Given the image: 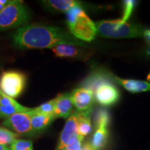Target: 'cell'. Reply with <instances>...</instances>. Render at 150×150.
I'll return each mask as SVG.
<instances>
[{
  "label": "cell",
  "instance_id": "obj_1",
  "mask_svg": "<svg viewBox=\"0 0 150 150\" xmlns=\"http://www.w3.org/2000/svg\"><path fill=\"white\" fill-rule=\"evenodd\" d=\"M12 37L14 46L20 50L52 49L61 43L86 45L83 42L61 28L40 24H26L17 29Z\"/></svg>",
  "mask_w": 150,
  "mask_h": 150
},
{
  "label": "cell",
  "instance_id": "obj_2",
  "mask_svg": "<svg viewBox=\"0 0 150 150\" xmlns=\"http://www.w3.org/2000/svg\"><path fill=\"white\" fill-rule=\"evenodd\" d=\"M66 23L70 33L82 42H91L97 34L95 24L81 6L74 7L66 13Z\"/></svg>",
  "mask_w": 150,
  "mask_h": 150
},
{
  "label": "cell",
  "instance_id": "obj_3",
  "mask_svg": "<svg viewBox=\"0 0 150 150\" xmlns=\"http://www.w3.org/2000/svg\"><path fill=\"white\" fill-rule=\"evenodd\" d=\"M97 34L103 38H129L141 37L144 30L141 27L121 20H101L95 22Z\"/></svg>",
  "mask_w": 150,
  "mask_h": 150
},
{
  "label": "cell",
  "instance_id": "obj_4",
  "mask_svg": "<svg viewBox=\"0 0 150 150\" xmlns=\"http://www.w3.org/2000/svg\"><path fill=\"white\" fill-rule=\"evenodd\" d=\"M31 20V13L22 1L11 0L0 11V31L20 28Z\"/></svg>",
  "mask_w": 150,
  "mask_h": 150
},
{
  "label": "cell",
  "instance_id": "obj_5",
  "mask_svg": "<svg viewBox=\"0 0 150 150\" xmlns=\"http://www.w3.org/2000/svg\"><path fill=\"white\" fill-rule=\"evenodd\" d=\"M26 84L27 76L20 71H5L0 76V90L14 99L23 93Z\"/></svg>",
  "mask_w": 150,
  "mask_h": 150
},
{
  "label": "cell",
  "instance_id": "obj_6",
  "mask_svg": "<svg viewBox=\"0 0 150 150\" xmlns=\"http://www.w3.org/2000/svg\"><path fill=\"white\" fill-rule=\"evenodd\" d=\"M30 110L17 112L11 115L2 122L4 127L10 129L19 136H34L35 134L31 128Z\"/></svg>",
  "mask_w": 150,
  "mask_h": 150
},
{
  "label": "cell",
  "instance_id": "obj_7",
  "mask_svg": "<svg viewBox=\"0 0 150 150\" xmlns=\"http://www.w3.org/2000/svg\"><path fill=\"white\" fill-rule=\"evenodd\" d=\"M80 112L74 110L68 118L62 131L56 150H63L67 146L71 145L78 138V123Z\"/></svg>",
  "mask_w": 150,
  "mask_h": 150
},
{
  "label": "cell",
  "instance_id": "obj_8",
  "mask_svg": "<svg viewBox=\"0 0 150 150\" xmlns=\"http://www.w3.org/2000/svg\"><path fill=\"white\" fill-rule=\"evenodd\" d=\"M93 94L95 100L105 106L115 104L120 98V92L112 81H105L99 84Z\"/></svg>",
  "mask_w": 150,
  "mask_h": 150
},
{
  "label": "cell",
  "instance_id": "obj_9",
  "mask_svg": "<svg viewBox=\"0 0 150 150\" xmlns=\"http://www.w3.org/2000/svg\"><path fill=\"white\" fill-rule=\"evenodd\" d=\"M71 96L74 106L79 112L92 110L95 101L94 94L89 89L81 87L71 92Z\"/></svg>",
  "mask_w": 150,
  "mask_h": 150
},
{
  "label": "cell",
  "instance_id": "obj_10",
  "mask_svg": "<svg viewBox=\"0 0 150 150\" xmlns=\"http://www.w3.org/2000/svg\"><path fill=\"white\" fill-rule=\"evenodd\" d=\"M31 108L26 107L16 99L8 97L0 90V119L4 120L17 112H27Z\"/></svg>",
  "mask_w": 150,
  "mask_h": 150
},
{
  "label": "cell",
  "instance_id": "obj_11",
  "mask_svg": "<svg viewBox=\"0 0 150 150\" xmlns=\"http://www.w3.org/2000/svg\"><path fill=\"white\" fill-rule=\"evenodd\" d=\"M55 108H54V116L55 118L62 117L67 119L74 112V104H73L71 93L60 94L55 99Z\"/></svg>",
  "mask_w": 150,
  "mask_h": 150
},
{
  "label": "cell",
  "instance_id": "obj_12",
  "mask_svg": "<svg viewBox=\"0 0 150 150\" xmlns=\"http://www.w3.org/2000/svg\"><path fill=\"white\" fill-rule=\"evenodd\" d=\"M51 50L54 55L61 58H85L86 55L90 53H86L80 48V46L66 43L57 45L53 47Z\"/></svg>",
  "mask_w": 150,
  "mask_h": 150
},
{
  "label": "cell",
  "instance_id": "obj_13",
  "mask_svg": "<svg viewBox=\"0 0 150 150\" xmlns=\"http://www.w3.org/2000/svg\"><path fill=\"white\" fill-rule=\"evenodd\" d=\"M30 113H31V128L35 136L47 128L56 119L54 115H45V114L35 112L33 110V108L30 110Z\"/></svg>",
  "mask_w": 150,
  "mask_h": 150
},
{
  "label": "cell",
  "instance_id": "obj_14",
  "mask_svg": "<svg viewBox=\"0 0 150 150\" xmlns=\"http://www.w3.org/2000/svg\"><path fill=\"white\" fill-rule=\"evenodd\" d=\"M48 10L55 12L66 13L74 7L81 6V3L75 0H46L41 1Z\"/></svg>",
  "mask_w": 150,
  "mask_h": 150
},
{
  "label": "cell",
  "instance_id": "obj_15",
  "mask_svg": "<svg viewBox=\"0 0 150 150\" xmlns=\"http://www.w3.org/2000/svg\"><path fill=\"white\" fill-rule=\"evenodd\" d=\"M114 81L123 86L127 91L133 93H141L150 91V83L140 80L125 79L114 76Z\"/></svg>",
  "mask_w": 150,
  "mask_h": 150
},
{
  "label": "cell",
  "instance_id": "obj_16",
  "mask_svg": "<svg viewBox=\"0 0 150 150\" xmlns=\"http://www.w3.org/2000/svg\"><path fill=\"white\" fill-rule=\"evenodd\" d=\"M105 81H112L109 75L103 72H95L83 81L82 87L89 89L94 93L97 86Z\"/></svg>",
  "mask_w": 150,
  "mask_h": 150
},
{
  "label": "cell",
  "instance_id": "obj_17",
  "mask_svg": "<svg viewBox=\"0 0 150 150\" xmlns=\"http://www.w3.org/2000/svg\"><path fill=\"white\" fill-rule=\"evenodd\" d=\"M108 129L106 127H97L90 143L94 150H101L107 143Z\"/></svg>",
  "mask_w": 150,
  "mask_h": 150
},
{
  "label": "cell",
  "instance_id": "obj_18",
  "mask_svg": "<svg viewBox=\"0 0 150 150\" xmlns=\"http://www.w3.org/2000/svg\"><path fill=\"white\" fill-rule=\"evenodd\" d=\"M91 114V110L80 112L79 120L78 123V134L79 136L83 138L88 136L92 131Z\"/></svg>",
  "mask_w": 150,
  "mask_h": 150
},
{
  "label": "cell",
  "instance_id": "obj_19",
  "mask_svg": "<svg viewBox=\"0 0 150 150\" xmlns=\"http://www.w3.org/2000/svg\"><path fill=\"white\" fill-rule=\"evenodd\" d=\"M20 136L10 129L0 127V145L10 146L14 140L18 139Z\"/></svg>",
  "mask_w": 150,
  "mask_h": 150
},
{
  "label": "cell",
  "instance_id": "obj_20",
  "mask_svg": "<svg viewBox=\"0 0 150 150\" xmlns=\"http://www.w3.org/2000/svg\"><path fill=\"white\" fill-rule=\"evenodd\" d=\"M110 121V115L107 110L101 108L97 110L95 116V127H107Z\"/></svg>",
  "mask_w": 150,
  "mask_h": 150
},
{
  "label": "cell",
  "instance_id": "obj_21",
  "mask_svg": "<svg viewBox=\"0 0 150 150\" xmlns=\"http://www.w3.org/2000/svg\"><path fill=\"white\" fill-rule=\"evenodd\" d=\"M11 150H33V142L31 140L18 139L9 146Z\"/></svg>",
  "mask_w": 150,
  "mask_h": 150
},
{
  "label": "cell",
  "instance_id": "obj_22",
  "mask_svg": "<svg viewBox=\"0 0 150 150\" xmlns=\"http://www.w3.org/2000/svg\"><path fill=\"white\" fill-rule=\"evenodd\" d=\"M54 108H55V100L54 99L49 102L43 103L42 104L40 105L36 108H33V110L35 112H38V113L54 115Z\"/></svg>",
  "mask_w": 150,
  "mask_h": 150
},
{
  "label": "cell",
  "instance_id": "obj_23",
  "mask_svg": "<svg viewBox=\"0 0 150 150\" xmlns=\"http://www.w3.org/2000/svg\"><path fill=\"white\" fill-rule=\"evenodd\" d=\"M123 5H124L123 16L120 20L122 22H127V20H128V19L130 18L133 11H134L135 5H136V1H131V0H127V1H124Z\"/></svg>",
  "mask_w": 150,
  "mask_h": 150
},
{
  "label": "cell",
  "instance_id": "obj_24",
  "mask_svg": "<svg viewBox=\"0 0 150 150\" xmlns=\"http://www.w3.org/2000/svg\"><path fill=\"white\" fill-rule=\"evenodd\" d=\"M84 138L82 137L79 136L78 138L71 145L67 146L63 150H81L82 145H83V141Z\"/></svg>",
  "mask_w": 150,
  "mask_h": 150
},
{
  "label": "cell",
  "instance_id": "obj_25",
  "mask_svg": "<svg viewBox=\"0 0 150 150\" xmlns=\"http://www.w3.org/2000/svg\"><path fill=\"white\" fill-rule=\"evenodd\" d=\"M142 36L145 39V41L148 45H150V30H144Z\"/></svg>",
  "mask_w": 150,
  "mask_h": 150
},
{
  "label": "cell",
  "instance_id": "obj_26",
  "mask_svg": "<svg viewBox=\"0 0 150 150\" xmlns=\"http://www.w3.org/2000/svg\"><path fill=\"white\" fill-rule=\"evenodd\" d=\"M81 150H94L93 147H92L91 143L90 142H85V143L83 144L82 145L81 149Z\"/></svg>",
  "mask_w": 150,
  "mask_h": 150
},
{
  "label": "cell",
  "instance_id": "obj_27",
  "mask_svg": "<svg viewBox=\"0 0 150 150\" xmlns=\"http://www.w3.org/2000/svg\"><path fill=\"white\" fill-rule=\"evenodd\" d=\"M11 0H0V11H1L2 9L7 4H8L11 2Z\"/></svg>",
  "mask_w": 150,
  "mask_h": 150
},
{
  "label": "cell",
  "instance_id": "obj_28",
  "mask_svg": "<svg viewBox=\"0 0 150 150\" xmlns=\"http://www.w3.org/2000/svg\"><path fill=\"white\" fill-rule=\"evenodd\" d=\"M0 150H11L8 146L0 145Z\"/></svg>",
  "mask_w": 150,
  "mask_h": 150
},
{
  "label": "cell",
  "instance_id": "obj_29",
  "mask_svg": "<svg viewBox=\"0 0 150 150\" xmlns=\"http://www.w3.org/2000/svg\"><path fill=\"white\" fill-rule=\"evenodd\" d=\"M147 54L149 57H150V45H149V47H148L147 50Z\"/></svg>",
  "mask_w": 150,
  "mask_h": 150
},
{
  "label": "cell",
  "instance_id": "obj_30",
  "mask_svg": "<svg viewBox=\"0 0 150 150\" xmlns=\"http://www.w3.org/2000/svg\"><path fill=\"white\" fill-rule=\"evenodd\" d=\"M147 81H149L150 82V72L149 73V74L147 75Z\"/></svg>",
  "mask_w": 150,
  "mask_h": 150
}]
</instances>
